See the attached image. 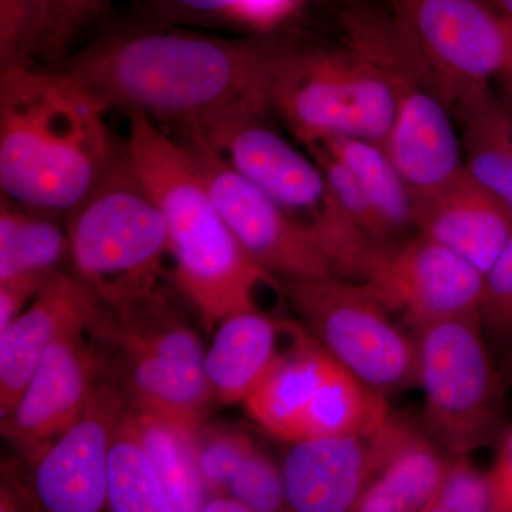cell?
Wrapping results in <instances>:
<instances>
[{"mask_svg":"<svg viewBox=\"0 0 512 512\" xmlns=\"http://www.w3.org/2000/svg\"><path fill=\"white\" fill-rule=\"evenodd\" d=\"M255 448L241 431L198 430V464L210 497L227 494L232 478Z\"/></svg>","mask_w":512,"mask_h":512,"instance_id":"31","label":"cell"},{"mask_svg":"<svg viewBox=\"0 0 512 512\" xmlns=\"http://www.w3.org/2000/svg\"><path fill=\"white\" fill-rule=\"evenodd\" d=\"M245 406L259 426L291 444L373 430L390 414L386 397L306 332Z\"/></svg>","mask_w":512,"mask_h":512,"instance_id":"10","label":"cell"},{"mask_svg":"<svg viewBox=\"0 0 512 512\" xmlns=\"http://www.w3.org/2000/svg\"><path fill=\"white\" fill-rule=\"evenodd\" d=\"M89 93L62 70L28 63L0 73V188L5 200L69 215L120 157Z\"/></svg>","mask_w":512,"mask_h":512,"instance_id":"2","label":"cell"},{"mask_svg":"<svg viewBox=\"0 0 512 512\" xmlns=\"http://www.w3.org/2000/svg\"><path fill=\"white\" fill-rule=\"evenodd\" d=\"M127 117L128 160L163 211L175 281L205 325L259 312L256 291L262 286L284 293L279 278L256 264L232 234L183 144L144 114Z\"/></svg>","mask_w":512,"mask_h":512,"instance_id":"3","label":"cell"},{"mask_svg":"<svg viewBox=\"0 0 512 512\" xmlns=\"http://www.w3.org/2000/svg\"><path fill=\"white\" fill-rule=\"evenodd\" d=\"M37 0H0V63H25Z\"/></svg>","mask_w":512,"mask_h":512,"instance_id":"34","label":"cell"},{"mask_svg":"<svg viewBox=\"0 0 512 512\" xmlns=\"http://www.w3.org/2000/svg\"><path fill=\"white\" fill-rule=\"evenodd\" d=\"M99 298L83 281L59 271L47 276L28 311L0 330V417L15 410L46 350L57 339L89 330Z\"/></svg>","mask_w":512,"mask_h":512,"instance_id":"18","label":"cell"},{"mask_svg":"<svg viewBox=\"0 0 512 512\" xmlns=\"http://www.w3.org/2000/svg\"><path fill=\"white\" fill-rule=\"evenodd\" d=\"M281 282L320 345L375 392L386 397L419 382V345L359 282L338 275Z\"/></svg>","mask_w":512,"mask_h":512,"instance_id":"11","label":"cell"},{"mask_svg":"<svg viewBox=\"0 0 512 512\" xmlns=\"http://www.w3.org/2000/svg\"><path fill=\"white\" fill-rule=\"evenodd\" d=\"M453 456L426 431H417L367 488L353 511H429Z\"/></svg>","mask_w":512,"mask_h":512,"instance_id":"23","label":"cell"},{"mask_svg":"<svg viewBox=\"0 0 512 512\" xmlns=\"http://www.w3.org/2000/svg\"><path fill=\"white\" fill-rule=\"evenodd\" d=\"M56 215L20 207L3 198L0 211V284L45 274L70 254L67 228Z\"/></svg>","mask_w":512,"mask_h":512,"instance_id":"25","label":"cell"},{"mask_svg":"<svg viewBox=\"0 0 512 512\" xmlns=\"http://www.w3.org/2000/svg\"><path fill=\"white\" fill-rule=\"evenodd\" d=\"M197 164L212 202L252 259L279 279L335 275L316 239L208 143L197 123L171 127Z\"/></svg>","mask_w":512,"mask_h":512,"instance_id":"13","label":"cell"},{"mask_svg":"<svg viewBox=\"0 0 512 512\" xmlns=\"http://www.w3.org/2000/svg\"><path fill=\"white\" fill-rule=\"evenodd\" d=\"M483 2L490 5L491 8L497 10L504 18L512 22V0H483Z\"/></svg>","mask_w":512,"mask_h":512,"instance_id":"40","label":"cell"},{"mask_svg":"<svg viewBox=\"0 0 512 512\" xmlns=\"http://www.w3.org/2000/svg\"><path fill=\"white\" fill-rule=\"evenodd\" d=\"M202 511L207 512H251L247 505L242 504L237 498L231 497V495L222 494L214 495V497L208 498Z\"/></svg>","mask_w":512,"mask_h":512,"instance_id":"38","label":"cell"},{"mask_svg":"<svg viewBox=\"0 0 512 512\" xmlns=\"http://www.w3.org/2000/svg\"><path fill=\"white\" fill-rule=\"evenodd\" d=\"M128 406L174 511H202L210 493L198 464L200 421Z\"/></svg>","mask_w":512,"mask_h":512,"instance_id":"22","label":"cell"},{"mask_svg":"<svg viewBox=\"0 0 512 512\" xmlns=\"http://www.w3.org/2000/svg\"><path fill=\"white\" fill-rule=\"evenodd\" d=\"M87 332L109 350L128 404L200 421L212 396L205 352L158 288L119 303L99 299Z\"/></svg>","mask_w":512,"mask_h":512,"instance_id":"5","label":"cell"},{"mask_svg":"<svg viewBox=\"0 0 512 512\" xmlns=\"http://www.w3.org/2000/svg\"><path fill=\"white\" fill-rule=\"evenodd\" d=\"M109 0H37L25 62L29 57L60 64L77 36L100 15Z\"/></svg>","mask_w":512,"mask_h":512,"instance_id":"27","label":"cell"},{"mask_svg":"<svg viewBox=\"0 0 512 512\" xmlns=\"http://www.w3.org/2000/svg\"><path fill=\"white\" fill-rule=\"evenodd\" d=\"M86 332L67 333L46 350L15 410L2 419V436L33 463L80 419L92 399L100 360Z\"/></svg>","mask_w":512,"mask_h":512,"instance_id":"17","label":"cell"},{"mask_svg":"<svg viewBox=\"0 0 512 512\" xmlns=\"http://www.w3.org/2000/svg\"><path fill=\"white\" fill-rule=\"evenodd\" d=\"M313 143L325 147L355 175L357 183L362 185L367 197L397 237H409L407 234L414 228L413 195L394 167L386 148L373 141L346 136L329 137Z\"/></svg>","mask_w":512,"mask_h":512,"instance_id":"24","label":"cell"},{"mask_svg":"<svg viewBox=\"0 0 512 512\" xmlns=\"http://www.w3.org/2000/svg\"><path fill=\"white\" fill-rule=\"evenodd\" d=\"M483 282L476 266L417 232L380 248L359 284L419 335L434 323L478 313Z\"/></svg>","mask_w":512,"mask_h":512,"instance_id":"14","label":"cell"},{"mask_svg":"<svg viewBox=\"0 0 512 512\" xmlns=\"http://www.w3.org/2000/svg\"><path fill=\"white\" fill-rule=\"evenodd\" d=\"M70 256L101 302L154 291L170 254L160 205L141 183L126 147L96 190L67 215Z\"/></svg>","mask_w":512,"mask_h":512,"instance_id":"6","label":"cell"},{"mask_svg":"<svg viewBox=\"0 0 512 512\" xmlns=\"http://www.w3.org/2000/svg\"><path fill=\"white\" fill-rule=\"evenodd\" d=\"M167 25L220 28L227 23L251 22L247 0H143Z\"/></svg>","mask_w":512,"mask_h":512,"instance_id":"33","label":"cell"},{"mask_svg":"<svg viewBox=\"0 0 512 512\" xmlns=\"http://www.w3.org/2000/svg\"><path fill=\"white\" fill-rule=\"evenodd\" d=\"M268 109L245 104L197 124L232 168L311 232L335 275L357 281L379 244L343 208L313 157L296 150L269 126Z\"/></svg>","mask_w":512,"mask_h":512,"instance_id":"4","label":"cell"},{"mask_svg":"<svg viewBox=\"0 0 512 512\" xmlns=\"http://www.w3.org/2000/svg\"><path fill=\"white\" fill-rule=\"evenodd\" d=\"M478 316L485 342L500 366L512 352V235L484 274Z\"/></svg>","mask_w":512,"mask_h":512,"instance_id":"28","label":"cell"},{"mask_svg":"<svg viewBox=\"0 0 512 512\" xmlns=\"http://www.w3.org/2000/svg\"><path fill=\"white\" fill-rule=\"evenodd\" d=\"M414 229L484 275L510 241L512 214L464 170L443 190L414 200Z\"/></svg>","mask_w":512,"mask_h":512,"instance_id":"19","label":"cell"},{"mask_svg":"<svg viewBox=\"0 0 512 512\" xmlns=\"http://www.w3.org/2000/svg\"><path fill=\"white\" fill-rule=\"evenodd\" d=\"M494 512L490 471L478 470L467 454H454L427 512Z\"/></svg>","mask_w":512,"mask_h":512,"instance_id":"30","label":"cell"},{"mask_svg":"<svg viewBox=\"0 0 512 512\" xmlns=\"http://www.w3.org/2000/svg\"><path fill=\"white\" fill-rule=\"evenodd\" d=\"M417 339L426 433L450 454L498 446L510 430V390L478 313L434 323Z\"/></svg>","mask_w":512,"mask_h":512,"instance_id":"9","label":"cell"},{"mask_svg":"<svg viewBox=\"0 0 512 512\" xmlns=\"http://www.w3.org/2000/svg\"><path fill=\"white\" fill-rule=\"evenodd\" d=\"M419 430L390 413L373 430L293 444L282 471L286 505L299 512L355 510L363 493Z\"/></svg>","mask_w":512,"mask_h":512,"instance_id":"15","label":"cell"},{"mask_svg":"<svg viewBox=\"0 0 512 512\" xmlns=\"http://www.w3.org/2000/svg\"><path fill=\"white\" fill-rule=\"evenodd\" d=\"M251 22L271 19L288 5L289 0H247Z\"/></svg>","mask_w":512,"mask_h":512,"instance_id":"37","label":"cell"},{"mask_svg":"<svg viewBox=\"0 0 512 512\" xmlns=\"http://www.w3.org/2000/svg\"><path fill=\"white\" fill-rule=\"evenodd\" d=\"M490 477L493 483L494 512H512V429L498 443Z\"/></svg>","mask_w":512,"mask_h":512,"instance_id":"36","label":"cell"},{"mask_svg":"<svg viewBox=\"0 0 512 512\" xmlns=\"http://www.w3.org/2000/svg\"><path fill=\"white\" fill-rule=\"evenodd\" d=\"M269 107L303 143L346 136L386 148L397 113L389 77L353 47L288 46L276 63Z\"/></svg>","mask_w":512,"mask_h":512,"instance_id":"8","label":"cell"},{"mask_svg":"<svg viewBox=\"0 0 512 512\" xmlns=\"http://www.w3.org/2000/svg\"><path fill=\"white\" fill-rule=\"evenodd\" d=\"M349 46L389 77L397 113L386 151L413 200L443 190L464 171L461 137L439 84L392 19L350 13Z\"/></svg>","mask_w":512,"mask_h":512,"instance_id":"7","label":"cell"},{"mask_svg":"<svg viewBox=\"0 0 512 512\" xmlns=\"http://www.w3.org/2000/svg\"><path fill=\"white\" fill-rule=\"evenodd\" d=\"M53 271L20 276L0 284V330L5 329L19 315L30 298H35Z\"/></svg>","mask_w":512,"mask_h":512,"instance_id":"35","label":"cell"},{"mask_svg":"<svg viewBox=\"0 0 512 512\" xmlns=\"http://www.w3.org/2000/svg\"><path fill=\"white\" fill-rule=\"evenodd\" d=\"M313 160L316 161L328 178L332 191L340 204L349 212L353 221L373 241L380 245L394 244L402 241L384 221L375 204L367 197L362 185L357 183L355 175L350 173L338 158L332 156L325 147L318 143L308 144Z\"/></svg>","mask_w":512,"mask_h":512,"instance_id":"29","label":"cell"},{"mask_svg":"<svg viewBox=\"0 0 512 512\" xmlns=\"http://www.w3.org/2000/svg\"><path fill=\"white\" fill-rule=\"evenodd\" d=\"M227 495L247 505L251 512L284 510V476L259 450L252 451L229 483Z\"/></svg>","mask_w":512,"mask_h":512,"instance_id":"32","label":"cell"},{"mask_svg":"<svg viewBox=\"0 0 512 512\" xmlns=\"http://www.w3.org/2000/svg\"><path fill=\"white\" fill-rule=\"evenodd\" d=\"M107 507L114 512L174 511L127 407L114 430L107 458Z\"/></svg>","mask_w":512,"mask_h":512,"instance_id":"26","label":"cell"},{"mask_svg":"<svg viewBox=\"0 0 512 512\" xmlns=\"http://www.w3.org/2000/svg\"><path fill=\"white\" fill-rule=\"evenodd\" d=\"M286 43L158 28L96 40L57 69L107 110L144 114L173 127L245 104L269 107V87Z\"/></svg>","mask_w":512,"mask_h":512,"instance_id":"1","label":"cell"},{"mask_svg":"<svg viewBox=\"0 0 512 512\" xmlns=\"http://www.w3.org/2000/svg\"><path fill=\"white\" fill-rule=\"evenodd\" d=\"M498 80H500L501 86H503V97H501V99H503L512 117V63L507 67V70L498 77Z\"/></svg>","mask_w":512,"mask_h":512,"instance_id":"39","label":"cell"},{"mask_svg":"<svg viewBox=\"0 0 512 512\" xmlns=\"http://www.w3.org/2000/svg\"><path fill=\"white\" fill-rule=\"evenodd\" d=\"M127 404L116 380L96 384L80 419L37 458L35 491L43 510L96 512L107 507V458Z\"/></svg>","mask_w":512,"mask_h":512,"instance_id":"16","label":"cell"},{"mask_svg":"<svg viewBox=\"0 0 512 512\" xmlns=\"http://www.w3.org/2000/svg\"><path fill=\"white\" fill-rule=\"evenodd\" d=\"M501 375H503L505 386L507 389L512 390V352L500 363Z\"/></svg>","mask_w":512,"mask_h":512,"instance_id":"41","label":"cell"},{"mask_svg":"<svg viewBox=\"0 0 512 512\" xmlns=\"http://www.w3.org/2000/svg\"><path fill=\"white\" fill-rule=\"evenodd\" d=\"M305 330L261 312H238L222 320L205 353V376L221 403L247 402L281 365Z\"/></svg>","mask_w":512,"mask_h":512,"instance_id":"20","label":"cell"},{"mask_svg":"<svg viewBox=\"0 0 512 512\" xmlns=\"http://www.w3.org/2000/svg\"><path fill=\"white\" fill-rule=\"evenodd\" d=\"M393 20L451 111L512 63V22L483 0H389Z\"/></svg>","mask_w":512,"mask_h":512,"instance_id":"12","label":"cell"},{"mask_svg":"<svg viewBox=\"0 0 512 512\" xmlns=\"http://www.w3.org/2000/svg\"><path fill=\"white\" fill-rule=\"evenodd\" d=\"M461 127L464 170L512 214V117L501 97L485 86L453 107Z\"/></svg>","mask_w":512,"mask_h":512,"instance_id":"21","label":"cell"}]
</instances>
